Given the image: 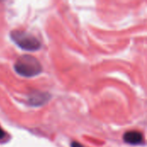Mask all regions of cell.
Wrapping results in <instances>:
<instances>
[{
  "label": "cell",
  "instance_id": "obj_1",
  "mask_svg": "<svg viewBox=\"0 0 147 147\" xmlns=\"http://www.w3.org/2000/svg\"><path fill=\"white\" fill-rule=\"evenodd\" d=\"M14 69L20 76L31 78L41 73L42 65L34 56L25 54L16 59L14 65Z\"/></svg>",
  "mask_w": 147,
  "mask_h": 147
},
{
  "label": "cell",
  "instance_id": "obj_2",
  "mask_svg": "<svg viewBox=\"0 0 147 147\" xmlns=\"http://www.w3.org/2000/svg\"><path fill=\"white\" fill-rule=\"evenodd\" d=\"M10 38L20 48L34 52L41 47V43L34 34L24 30H13L10 32Z\"/></svg>",
  "mask_w": 147,
  "mask_h": 147
},
{
  "label": "cell",
  "instance_id": "obj_3",
  "mask_svg": "<svg viewBox=\"0 0 147 147\" xmlns=\"http://www.w3.org/2000/svg\"><path fill=\"white\" fill-rule=\"evenodd\" d=\"M51 96L47 92L34 90L29 93L28 96V103L32 107H40L47 103Z\"/></svg>",
  "mask_w": 147,
  "mask_h": 147
},
{
  "label": "cell",
  "instance_id": "obj_4",
  "mask_svg": "<svg viewBox=\"0 0 147 147\" xmlns=\"http://www.w3.org/2000/svg\"><path fill=\"white\" fill-rule=\"evenodd\" d=\"M123 140H124V142H126L129 145H133V146L140 145L144 142V136L140 132L128 131L124 134Z\"/></svg>",
  "mask_w": 147,
  "mask_h": 147
},
{
  "label": "cell",
  "instance_id": "obj_5",
  "mask_svg": "<svg viewBox=\"0 0 147 147\" xmlns=\"http://www.w3.org/2000/svg\"><path fill=\"white\" fill-rule=\"evenodd\" d=\"M5 132L2 129V127H0V140H3L4 138H5Z\"/></svg>",
  "mask_w": 147,
  "mask_h": 147
},
{
  "label": "cell",
  "instance_id": "obj_6",
  "mask_svg": "<svg viewBox=\"0 0 147 147\" xmlns=\"http://www.w3.org/2000/svg\"><path fill=\"white\" fill-rule=\"evenodd\" d=\"M71 147H84L81 144H79V143H78V142H72L71 143Z\"/></svg>",
  "mask_w": 147,
  "mask_h": 147
}]
</instances>
